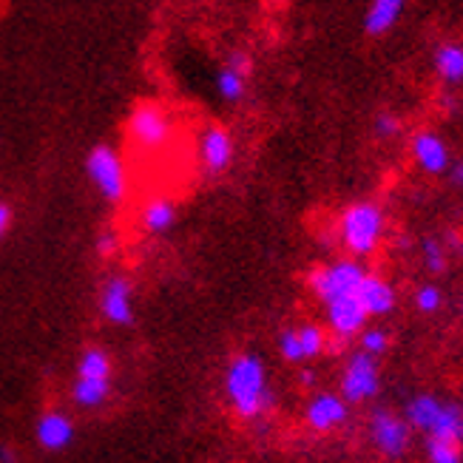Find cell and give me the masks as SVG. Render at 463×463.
<instances>
[{"label": "cell", "instance_id": "obj_1", "mask_svg": "<svg viewBox=\"0 0 463 463\" xmlns=\"http://www.w3.org/2000/svg\"><path fill=\"white\" fill-rule=\"evenodd\" d=\"M225 395L241 420H256L273 410L276 395L268 390L265 361L256 353H239L225 370Z\"/></svg>", "mask_w": 463, "mask_h": 463}, {"label": "cell", "instance_id": "obj_2", "mask_svg": "<svg viewBox=\"0 0 463 463\" xmlns=\"http://www.w3.org/2000/svg\"><path fill=\"white\" fill-rule=\"evenodd\" d=\"M338 236L353 256L375 253L381 236H384V211L375 203H353L338 219Z\"/></svg>", "mask_w": 463, "mask_h": 463}, {"label": "cell", "instance_id": "obj_3", "mask_svg": "<svg viewBox=\"0 0 463 463\" xmlns=\"http://www.w3.org/2000/svg\"><path fill=\"white\" fill-rule=\"evenodd\" d=\"M86 176L89 183L97 188V194L106 199V203L117 205L126 199L128 191V174L123 165V156L109 143H97L86 154Z\"/></svg>", "mask_w": 463, "mask_h": 463}, {"label": "cell", "instance_id": "obj_4", "mask_svg": "<svg viewBox=\"0 0 463 463\" xmlns=\"http://www.w3.org/2000/svg\"><path fill=\"white\" fill-rule=\"evenodd\" d=\"M126 134L134 148L146 151V154H156L171 143L174 117L159 103H139L131 109V114L126 119Z\"/></svg>", "mask_w": 463, "mask_h": 463}, {"label": "cell", "instance_id": "obj_5", "mask_svg": "<svg viewBox=\"0 0 463 463\" xmlns=\"http://www.w3.org/2000/svg\"><path fill=\"white\" fill-rule=\"evenodd\" d=\"M367 270L361 261L355 259H341V261H333V265H325L310 273L307 285L310 290L316 293V298L321 305H335V301L347 298V296H355L361 281H364Z\"/></svg>", "mask_w": 463, "mask_h": 463}, {"label": "cell", "instance_id": "obj_6", "mask_svg": "<svg viewBox=\"0 0 463 463\" xmlns=\"http://www.w3.org/2000/svg\"><path fill=\"white\" fill-rule=\"evenodd\" d=\"M378 390H381L378 358L364 350H355L347 358L345 375H341V398H345L347 404H361V401L375 398Z\"/></svg>", "mask_w": 463, "mask_h": 463}, {"label": "cell", "instance_id": "obj_7", "mask_svg": "<svg viewBox=\"0 0 463 463\" xmlns=\"http://www.w3.org/2000/svg\"><path fill=\"white\" fill-rule=\"evenodd\" d=\"M370 438L384 458H404L410 449V424L390 410H375L370 420Z\"/></svg>", "mask_w": 463, "mask_h": 463}, {"label": "cell", "instance_id": "obj_8", "mask_svg": "<svg viewBox=\"0 0 463 463\" xmlns=\"http://www.w3.org/2000/svg\"><path fill=\"white\" fill-rule=\"evenodd\" d=\"M199 163L211 176L225 174L233 163V137L222 126H205L199 131Z\"/></svg>", "mask_w": 463, "mask_h": 463}, {"label": "cell", "instance_id": "obj_9", "mask_svg": "<svg viewBox=\"0 0 463 463\" xmlns=\"http://www.w3.org/2000/svg\"><path fill=\"white\" fill-rule=\"evenodd\" d=\"M99 310L117 327L134 325V288L126 276H111L99 296Z\"/></svg>", "mask_w": 463, "mask_h": 463}, {"label": "cell", "instance_id": "obj_10", "mask_svg": "<svg viewBox=\"0 0 463 463\" xmlns=\"http://www.w3.org/2000/svg\"><path fill=\"white\" fill-rule=\"evenodd\" d=\"M347 401L333 392H316L305 410V420L313 432H333L347 420Z\"/></svg>", "mask_w": 463, "mask_h": 463}, {"label": "cell", "instance_id": "obj_11", "mask_svg": "<svg viewBox=\"0 0 463 463\" xmlns=\"http://www.w3.org/2000/svg\"><path fill=\"white\" fill-rule=\"evenodd\" d=\"M34 438L46 452H63V449L71 447V440H74V420L66 412L49 410V412H43L37 418Z\"/></svg>", "mask_w": 463, "mask_h": 463}, {"label": "cell", "instance_id": "obj_12", "mask_svg": "<svg viewBox=\"0 0 463 463\" xmlns=\"http://www.w3.org/2000/svg\"><path fill=\"white\" fill-rule=\"evenodd\" d=\"M412 156L420 171H427L432 176L438 174H447L452 165V156H449V146L440 139L435 131H418L412 137Z\"/></svg>", "mask_w": 463, "mask_h": 463}, {"label": "cell", "instance_id": "obj_13", "mask_svg": "<svg viewBox=\"0 0 463 463\" xmlns=\"http://www.w3.org/2000/svg\"><path fill=\"white\" fill-rule=\"evenodd\" d=\"M367 310L364 305L358 301V296H347L335 301V305L327 307V321H330V330L338 341H350L353 335L364 333L367 325Z\"/></svg>", "mask_w": 463, "mask_h": 463}, {"label": "cell", "instance_id": "obj_14", "mask_svg": "<svg viewBox=\"0 0 463 463\" xmlns=\"http://www.w3.org/2000/svg\"><path fill=\"white\" fill-rule=\"evenodd\" d=\"M355 296H358L361 305H364L367 316H387L395 307V290H392V285L381 279V276H375V273L364 276V281H361V288H358Z\"/></svg>", "mask_w": 463, "mask_h": 463}, {"label": "cell", "instance_id": "obj_15", "mask_svg": "<svg viewBox=\"0 0 463 463\" xmlns=\"http://www.w3.org/2000/svg\"><path fill=\"white\" fill-rule=\"evenodd\" d=\"M407 9V0H370L364 12V34L367 37H384L387 32L395 29Z\"/></svg>", "mask_w": 463, "mask_h": 463}, {"label": "cell", "instance_id": "obj_16", "mask_svg": "<svg viewBox=\"0 0 463 463\" xmlns=\"http://www.w3.org/2000/svg\"><path fill=\"white\" fill-rule=\"evenodd\" d=\"M432 66L447 86L463 83V43H458V40H444V43H438L435 54H432Z\"/></svg>", "mask_w": 463, "mask_h": 463}, {"label": "cell", "instance_id": "obj_17", "mask_svg": "<svg viewBox=\"0 0 463 463\" xmlns=\"http://www.w3.org/2000/svg\"><path fill=\"white\" fill-rule=\"evenodd\" d=\"M109 395H111V378H80L77 375L74 387H71L74 404L83 407V410L103 407L109 401Z\"/></svg>", "mask_w": 463, "mask_h": 463}, {"label": "cell", "instance_id": "obj_18", "mask_svg": "<svg viewBox=\"0 0 463 463\" xmlns=\"http://www.w3.org/2000/svg\"><path fill=\"white\" fill-rule=\"evenodd\" d=\"M440 410H444V404H440L432 392H420L407 404V424L420 430V432H430L432 424L438 420V415H440Z\"/></svg>", "mask_w": 463, "mask_h": 463}, {"label": "cell", "instance_id": "obj_19", "mask_svg": "<svg viewBox=\"0 0 463 463\" xmlns=\"http://www.w3.org/2000/svg\"><path fill=\"white\" fill-rule=\"evenodd\" d=\"M176 222V205L165 196H156L143 208V216H139V225H143L148 233H165L171 231Z\"/></svg>", "mask_w": 463, "mask_h": 463}, {"label": "cell", "instance_id": "obj_20", "mask_svg": "<svg viewBox=\"0 0 463 463\" xmlns=\"http://www.w3.org/2000/svg\"><path fill=\"white\" fill-rule=\"evenodd\" d=\"M248 71H241V69H236L233 63H225L219 66V71H216V91H219V97L225 99V103H241L245 99V91H248Z\"/></svg>", "mask_w": 463, "mask_h": 463}, {"label": "cell", "instance_id": "obj_21", "mask_svg": "<svg viewBox=\"0 0 463 463\" xmlns=\"http://www.w3.org/2000/svg\"><path fill=\"white\" fill-rule=\"evenodd\" d=\"M427 435L432 440H444V444H460L463 440V412H460V407L444 404V410H440L438 420Z\"/></svg>", "mask_w": 463, "mask_h": 463}, {"label": "cell", "instance_id": "obj_22", "mask_svg": "<svg viewBox=\"0 0 463 463\" xmlns=\"http://www.w3.org/2000/svg\"><path fill=\"white\" fill-rule=\"evenodd\" d=\"M77 375L80 378H111V355L103 347L83 350V355L77 361Z\"/></svg>", "mask_w": 463, "mask_h": 463}, {"label": "cell", "instance_id": "obj_23", "mask_svg": "<svg viewBox=\"0 0 463 463\" xmlns=\"http://www.w3.org/2000/svg\"><path fill=\"white\" fill-rule=\"evenodd\" d=\"M298 338H301V350H305V358H316L325 353L327 347V333L318 325H301L298 327Z\"/></svg>", "mask_w": 463, "mask_h": 463}, {"label": "cell", "instance_id": "obj_24", "mask_svg": "<svg viewBox=\"0 0 463 463\" xmlns=\"http://www.w3.org/2000/svg\"><path fill=\"white\" fill-rule=\"evenodd\" d=\"M427 455L430 463H463L460 444H444V440H427Z\"/></svg>", "mask_w": 463, "mask_h": 463}, {"label": "cell", "instance_id": "obj_25", "mask_svg": "<svg viewBox=\"0 0 463 463\" xmlns=\"http://www.w3.org/2000/svg\"><path fill=\"white\" fill-rule=\"evenodd\" d=\"M420 253H424V265H427L430 273H444L447 270V253H444V245H440L438 239H424Z\"/></svg>", "mask_w": 463, "mask_h": 463}, {"label": "cell", "instance_id": "obj_26", "mask_svg": "<svg viewBox=\"0 0 463 463\" xmlns=\"http://www.w3.org/2000/svg\"><path fill=\"white\" fill-rule=\"evenodd\" d=\"M361 350L370 353V355H384L390 350V333L381 330V327H370L361 333Z\"/></svg>", "mask_w": 463, "mask_h": 463}, {"label": "cell", "instance_id": "obj_27", "mask_svg": "<svg viewBox=\"0 0 463 463\" xmlns=\"http://www.w3.org/2000/svg\"><path fill=\"white\" fill-rule=\"evenodd\" d=\"M279 353L285 361L290 364H298V361H305V350H301V338H298V330H285L279 335Z\"/></svg>", "mask_w": 463, "mask_h": 463}, {"label": "cell", "instance_id": "obj_28", "mask_svg": "<svg viewBox=\"0 0 463 463\" xmlns=\"http://www.w3.org/2000/svg\"><path fill=\"white\" fill-rule=\"evenodd\" d=\"M440 305H444V296H440V288L435 285H424L415 290V307L420 313H438Z\"/></svg>", "mask_w": 463, "mask_h": 463}, {"label": "cell", "instance_id": "obj_29", "mask_svg": "<svg viewBox=\"0 0 463 463\" xmlns=\"http://www.w3.org/2000/svg\"><path fill=\"white\" fill-rule=\"evenodd\" d=\"M373 131H375L378 139H392V137L401 134V119L392 111H381L373 119Z\"/></svg>", "mask_w": 463, "mask_h": 463}, {"label": "cell", "instance_id": "obj_30", "mask_svg": "<svg viewBox=\"0 0 463 463\" xmlns=\"http://www.w3.org/2000/svg\"><path fill=\"white\" fill-rule=\"evenodd\" d=\"M114 250H117V239L111 233H103V236L97 239V253L99 256H111Z\"/></svg>", "mask_w": 463, "mask_h": 463}, {"label": "cell", "instance_id": "obj_31", "mask_svg": "<svg viewBox=\"0 0 463 463\" xmlns=\"http://www.w3.org/2000/svg\"><path fill=\"white\" fill-rule=\"evenodd\" d=\"M12 219H14L12 208H9L6 203H0V239H4V236L9 233V228H12Z\"/></svg>", "mask_w": 463, "mask_h": 463}, {"label": "cell", "instance_id": "obj_32", "mask_svg": "<svg viewBox=\"0 0 463 463\" xmlns=\"http://www.w3.org/2000/svg\"><path fill=\"white\" fill-rule=\"evenodd\" d=\"M447 174H449V183H452V185L463 188V159H458V163H452Z\"/></svg>", "mask_w": 463, "mask_h": 463}, {"label": "cell", "instance_id": "obj_33", "mask_svg": "<svg viewBox=\"0 0 463 463\" xmlns=\"http://www.w3.org/2000/svg\"><path fill=\"white\" fill-rule=\"evenodd\" d=\"M0 463H17V455L12 447H0Z\"/></svg>", "mask_w": 463, "mask_h": 463}, {"label": "cell", "instance_id": "obj_34", "mask_svg": "<svg viewBox=\"0 0 463 463\" xmlns=\"http://www.w3.org/2000/svg\"><path fill=\"white\" fill-rule=\"evenodd\" d=\"M298 384H301V387H313V384H316V373H313V370H305V373L298 375Z\"/></svg>", "mask_w": 463, "mask_h": 463}, {"label": "cell", "instance_id": "obj_35", "mask_svg": "<svg viewBox=\"0 0 463 463\" xmlns=\"http://www.w3.org/2000/svg\"><path fill=\"white\" fill-rule=\"evenodd\" d=\"M460 313H463V307H460Z\"/></svg>", "mask_w": 463, "mask_h": 463}, {"label": "cell", "instance_id": "obj_36", "mask_svg": "<svg viewBox=\"0 0 463 463\" xmlns=\"http://www.w3.org/2000/svg\"><path fill=\"white\" fill-rule=\"evenodd\" d=\"M460 412H463V410H460Z\"/></svg>", "mask_w": 463, "mask_h": 463}]
</instances>
